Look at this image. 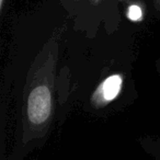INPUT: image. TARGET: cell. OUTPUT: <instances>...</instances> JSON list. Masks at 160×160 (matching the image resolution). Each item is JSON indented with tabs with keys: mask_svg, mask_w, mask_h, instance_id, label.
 <instances>
[{
	"mask_svg": "<svg viewBox=\"0 0 160 160\" xmlns=\"http://www.w3.org/2000/svg\"><path fill=\"white\" fill-rule=\"evenodd\" d=\"M58 41L53 38L36 56L28 73L22 100L21 144L35 145L47 135L54 116V78Z\"/></svg>",
	"mask_w": 160,
	"mask_h": 160,
	"instance_id": "cell-1",
	"label": "cell"
},
{
	"mask_svg": "<svg viewBox=\"0 0 160 160\" xmlns=\"http://www.w3.org/2000/svg\"><path fill=\"white\" fill-rule=\"evenodd\" d=\"M88 1H89V2L91 3V5H98V3L100 2L101 0H88Z\"/></svg>",
	"mask_w": 160,
	"mask_h": 160,
	"instance_id": "cell-6",
	"label": "cell"
},
{
	"mask_svg": "<svg viewBox=\"0 0 160 160\" xmlns=\"http://www.w3.org/2000/svg\"><path fill=\"white\" fill-rule=\"evenodd\" d=\"M124 76L122 73H113L107 77L98 86L92 93L90 103L96 109H102L114 101L122 91Z\"/></svg>",
	"mask_w": 160,
	"mask_h": 160,
	"instance_id": "cell-2",
	"label": "cell"
},
{
	"mask_svg": "<svg viewBox=\"0 0 160 160\" xmlns=\"http://www.w3.org/2000/svg\"><path fill=\"white\" fill-rule=\"evenodd\" d=\"M6 0H0V11H3V7H5Z\"/></svg>",
	"mask_w": 160,
	"mask_h": 160,
	"instance_id": "cell-5",
	"label": "cell"
},
{
	"mask_svg": "<svg viewBox=\"0 0 160 160\" xmlns=\"http://www.w3.org/2000/svg\"><path fill=\"white\" fill-rule=\"evenodd\" d=\"M127 17H128V19L132 21H139L142 17V9L136 5L131 6V7L128 8V11H127Z\"/></svg>",
	"mask_w": 160,
	"mask_h": 160,
	"instance_id": "cell-3",
	"label": "cell"
},
{
	"mask_svg": "<svg viewBox=\"0 0 160 160\" xmlns=\"http://www.w3.org/2000/svg\"><path fill=\"white\" fill-rule=\"evenodd\" d=\"M153 7H155L156 11L160 12V0H153Z\"/></svg>",
	"mask_w": 160,
	"mask_h": 160,
	"instance_id": "cell-4",
	"label": "cell"
},
{
	"mask_svg": "<svg viewBox=\"0 0 160 160\" xmlns=\"http://www.w3.org/2000/svg\"><path fill=\"white\" fill-rule=\"evenodd\" d=\"M159 69H160V65H159Z\"/></svg>",
	"mask_w": 160,
	"mask_h": 160,
	"instance_id": "cell-7",
	"label": "cell"
}]
</instances>
